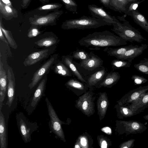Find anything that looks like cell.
<instances>
[{"mask_svg":"<svg viewBox=\"0 0 148 148\" xmlns=\"http://www.w3.org/2000/svg\"><path fill=\"white\" fill-rule=\"evenodd\" d=\"M131 62L126 60L116 59L112 61L111 64L113 69H119L122 68H128L130 66Z\"/></svg>","mask_w":148,"mask_h":148,"instance_id":"cell-31","label":"cell"},{"mask_svg":"<svg viewBox=\"0 0 148 148\" xmlns=\"http://www.w3.org/2000/svg\"><path fill=\"white\" fill-rule=\"evenodd\" d=\"M81 147L79 146V145L78 144H76L75 146V148H80Z\"/></svg>","mask_w":148,"mask_h":148,"instance_id":"cell-51","label":"cell"},{"mask_svg":"<svg viewBox=\"0 0 148 148\" xmlns=\"http://www.w3.org/2000/svg\"><path fill=\"white\" fill-rule=\"evenodd\" d=\"M88 8L93 17L102 19L112 25L119 21L114 16L108 14L103 8L95 4L89 5Z\"/></svg>","mask_w":148,"mask_h":148,"instance_id":"cell-8","label":"cell"},{"mask_svg":"<svg viewBox=\"0 0 148 148\" xmlns=\"http://www.w3.org/2000/svg\"><path fill=\"white\" fill-rule=\"evenodd\" d=\"M3 33L1 29L0 28V39L1 40L6 43L7 44H8V42L5 38Z\"/></svg>","mask_w":148,"mask_h":148,"instance_id":"cell-47","label":"cell"},{"mask_svg":"<svg viewBox=\"0 0 148 148\" xmlns=\"http://www.w3.org/2000/svg\"><path fill=\"white\" fill-rule=\"evenodd\" d=\"M112 25L113 26L111 29L112 31L127 41L142 43L147 40L141 34L140 32L131 26L128 22L121 23L119 21Z\"/></svg>","mask_w":148,"mask_h":148,"instance_id":"cell-3","label":"cell"},{"mask_svg":"<svg viewBox=\"0 0 148 148\" xmlns=\"http://www.w3.org/2000/svg\"><path fill=\"white\" fill-rule=\"evenodd\" d=\"M0 12L3 18L9 20L18 16L17 10L9 6L4 4L0 1Z\"/></svg>","mask_w":148,"mask_h":148,"instance_id":"cell-22","label":"cell"},{"mask_svg":"<svg viewBox=\"0 0 148 148\" xmlns=\"http://www.w3.org/2000/svg\"><path fill=\"white\" fill-rule=\"evenodd\" d=\"M3 63L0 60V90L5 94L7 87L8 75L5 71L3 69Z\"/></svg>","mask_w":148,"mask_h":148,"instance_id":"cell-27","label":"cell"},{"mask_svg":"<svg viewBox=\"0 0 148 148\" xmlns=\"http://www.w3.org/2000/svg\"><path fill=\"white\" fill-rule=\"evenodd\" d=\"M54 71L56 73L64 77H70L72 75L69 68L62 62H59L56 65Z\"/></svg>","mask_w":148,"mask_h":148,"instance_id":"cell-26","label":"cell"},{"mask_svg":"<svg viewBox=\"0 0 148 148\" xmlns=\"http://www.w3.org/2000/svg\"><path fill=\"white\" fill-rule=\"evenodd\" d=\"M89 58L86 60L79 63L73 61L78 71L86 78L103 66V61L101 58L92 52L89 53Z\"/></svg>","mask_w":148,"mask_h":148,"instance_id":"cell-4","label":"cell"},{"mask_svg":"<svg viewBox=\"0 0 148 148\" xmlns=\"http://www.w3.org/2000/svg\"><path fill=\"white\" fill-rule=\"evenodd\" d=\"M73 59L72 56H67L63 57L62 60L64 63L69 68L72 75L82 82L86 84V78L78 71L73 62Z\"/></svg>","mask_w":148,"mask_h":148,"instance_id":"cell-14","label":"cell"},{"mask_svg":"<svg viewBox=\"0 0 148 148\" xmlns=\"http://www.w3.org/2000/svg\"><path fill=\"white\" fill-rule=\"evenodd\" d=\"M78 43L87 48L116 47L127 44V41L107 30L95 32L81 39Z\"/></svg>","mask_w":148,"mask_h":148,"instance_id":"cell-1","label":"cell"},{"mask_svg":"<svg viewBox=\"0 0 148 148\" xmlns=\"http://www.w3.org/2000/svg\"><path fill=\"white\" fill-rule=\"evenodd\" d=\"M132 126L133 130L135 131H138L140 127V125L139 123L136 122L132 123Z\"/></svg>","mask_w":148,"mask_h":148,"instance_id":"cell-40","label":"cell"},{"mask_svg":"<svg viewBox=\"0 0 148 148\" xmlns=\"http://www.w3.org/2000/svg\"><path fill=\"white\" fill-rule=\"evenodd\" d=\"M108 105V101L105 93H101L97 102L98 112L101 116L103 118L106 113Z\"/></svg>","mask_w":148,"mask_h":148,"instance_id":"cell-24","label":"cell"},{"mask_svg":"<svg viewBox=\"0 0 148 148\" xmlns=\"http://www.w3.org/2000/svg\"><path fill=\"white\" fill-rule=\"evenodd\" d=\"M62 6V4L59 3H48L38 7L32 12L35 13L34 14L43 15L47 14V13L51 12L58 10Z\"/></svg>","mask_w":148,"mask_h":148,"instance_id":"cell-16","label":"cell"},{"mask_svg":"<svg viewBox=\"0 0 148 148\" xmlns=\"http://www.w3.org/2000/svg\"><path fill=\"white\" fill-rule=\"evenodd\" d=\"M16 119L22 139L25 143L29 142L31 140V135L38 127L37 123L30 122L22 112L17 114Z\"/></svg>","mask_w":148,"mask_h":148,"instance_id":"cell-5","label":"cell"},{"mask_svg":"<svg viewBox=\"0 0 148 148\" xmlns=\"http://www.w3.org/2000/svg\"><path fill=\"white\" fill-rule=\"evenodd\" d=\"M105 7L109 8L111 0H99Z\"/></svg>","mask_w":148,"mask_h":148,"instance_id":"cell-41","label":"cell"},{"mask_svg":"<svg viewBox=\"0 0 148 148\" xmlns=\"http://www.w3.org/2000/svg\"><path fill=\"white\" fill-rule=\"evenodd\" d=\"M42 3L45 4L49 2L50 0H39Z\"/></svg>","mask_w":148,"mask_h":148,"instance_id":"cell-49","label":"cell"},{"mask_svg":"<svg viewBox=\"0 0 148 148\" xmlns=\"http://www.w3.org/2000/svg\"><path fill=\"white\" fill-rule=\"evenodd\" d=\"M146 44H142L140 46L136 45L127 50L124 54L119 55L116 58L119 60H126L131 62L136 57L141 55L147 47Z\"/></svg>","mask_w":148,"mask_h":148,"instance_id":"cell-10","label":"cell"},{"mask_svg":"<svg viewBox=\"0 0 148 148\" xmlns=\"http://www.w3.org/2000/svg\"><path fill=\"white\" fill-rule=\"evenodd\" d=\"M100 145L102 148H106L107 147V143L106 141L104 140H100Z\"/></svg>","mask_w":148,"mask_h":148,"instance_id":"cell-46","label":"cell"},{"mask_svg":"<svg viewBox=\"0 0 148 148\" xmlns=\"http://www.w3.org/2000/svg\"><path fill=\"white\" fill-rule=\"evenodd\" d=\"M126 14L131 16L136 23L148 32V22L142 14L136 10L129 11Z\"/></svg>","mask_w":148,"mask_h":148,"instance_id":"cell-17","label":"cell"},{"mask_svg":"<svg viewBox=\"0 0 148 148\" xmlns=\"http://www.w3.org/2000/svg\"><path fill=\"white\" fill-rule=\"evenodd\" d=\"M55 57L51 58L42 66L33 75L32 82L28 85L31 89L34 87L42 77L52 64L55 60Z\"/></svg>","mask_w":148,"mask_h":148,"instance_id":"cell-11","label":"cell"},{"mask_svg":"<svg viewBox=\"0 0 148 148\" xmlns=\"http://www.w3.org/2000/svg\"><path fill=\"white\" fill-rule=\"evenodd\" d=\"M31 0H22V7L23 8H27L29 5Z\"/></svg>","mask_w":148,"mask_h":148,"instance_id":"cell-42","label":"cell"},{"mask_svg":"<svg viewBox=\"0 0 148 148\" xmlns=\"http://www.w3.org/2000/svg\"><path fill=\"white\" fill-rule=\"evenodd\" d=\"M49 49H46L32 53L25 59L23 64L25 66L33 65L44 58L48 55Z\"/></svg>","mask_w":148,"mask_h":148,"instance_id":"cell-15","label":"cell"},{"mask_svg":"<svg viewBox=\"0 0 148 148\" xmlns=\"http://www.w3.org/2000/svg\"><path fill=\"white\" fill-rule=\"evenodd\" d=\"M77 107L86 115L89 116L94 112V103L91 95L86 92L80 97L77 102Z\"/></svg>","mask_w":148,"mask_h":148,"instance_id":"cell-9","label":"cell"},{"mask_svg":"<svg viewBox=\"0 0 148 148\" xmlns=\"http://www.w3.org/2000/svg\"><path fill=\"white\" fill-rule=\"evenodd\" d=\"M101 130L104 132L108 134H110L112 133L111 129L109 127H105L102 128Z\"/></svg>","mask_w":148,"mask_h":148,"instance_id":"cell-45","label":"cell"},{"mask_svg":"<svg viewBox=\"0 0 148 148\" xmlns=\"http://www.w3.org/2000/svg\"><path fill=\"white\" fill-rule=\"evenodd\" d=\"M5 95V94L2 91L0 90V110H1L2 107Z\"/></svg>","mask_w":148,"mask_h":148,"instance_id":"cell-38","label":"cell"},{"mask_svg":"<svg viewBox=\"0 0 148 148\" xmlns=\"http://www.w3.org/2000/svg\"><path fill=\"white\" fill-rule=\"evenodd\" d=\"M131 79L133 80L135 85H139L146 82L147 79L144 77L138 75H133Z\"/></svg>","mask_w":148,"mask_h":148,"instance_id":"cell-35","label":"cell"},{"mask_svg":"<svg viewBox=\"0 0 148 148\" xmlns=\"http://www.w3.org/2000/svg\"><path fill=\"white\" fill-rule=\"evenodd\" d=\"M106 25H112L101 19L83 16L79 18L65 20L62 23L61 28L65 30L84 29H95Z\"/></svg>","mask_w":148,"mask_h":148,"instance_id":"cell-2","label":"cell"},{"mask_svg":"<svg viewBox=\"0 0 148 148\" xmlns=\"http://www.w3.org/2000/svg\"><path fill=\"white\" fill-rule=\"evenodd\" d=\"M29 32L27 36L29 38H33L39 34L40 32L38 29L35 27H33Z\"/></svg>","mask_w":148,"mask_h":148,"instance_id":"cell-36","label":"cell"},{"mask_svg":"<svg viewBox=\"0 0 148 148\" xmlns=\"http://www.w3.org/2000/svg\"><path fill=\"white\" fill-rule=\"evenodd\" d=\"M148 90V85L144 86H140L128 93L125 99V102L128 103L132 102L138 99L141 95L146 93Z\"/></svg>","mask_w":148,"mask_h":148,"instance_id":"cell-23","label":"cell"},{"mask_svg":"<svg viewBox=\"0 0 148 148\" xmlns=\"http://www.w3.org/2000/svg\"><path fill=\"white\" fill-rule=\"evenodd\" d=\"M46 85V80L43 79L37 87L33 97L32 101L28 106L29 110L28 113L31 114L35 108L40 100L44 95Z\"/></svg>","mask_w":148,"mask_h":148,"instance_id":"cell-12","label":"cell"},{"mask_svg":"<svg viewBox=\"0 0 148 148\" xmlns=\"http://www.w3.org/2000/svg\"><path fill=\"white\" fill-rule=\"evenodd\" d=\"M107 73L106 68L103 66L99 70L86 77V84L90 87L98 85L104 79Z\"/></svg>","mask_w":148,"mask_h":148,"instance_id":"cell-13","label":"cell"},{"mask_svg":"<svg viewBox=\"0 0 148 148\" xmlns=\"http://www.w3.org/2000/svg\"><path fill=\"white\" fill-rule=\"evenodd\" d=\"M133 141H133L132 140L130 141H127L124 143H123L121 145L120 147L123 148L130 147V146L132 145V143Z\"/></svg>","mask_w":148,"mask_h":148,"instance_id":"cell-44","label":"cell"},{"mask_svg":"<svg viewBox=\"0 0 148 148\" xmlns=\"http://www.w3.org/2000/svg\"><path fill=\"white\" fill-rule=\"evenodd\" d=\"M7 133L5 118L0 110V148H7Z\"/></svg>","mask_w":148,"mask_h":148,"instance_id":"cell-19","label":"cell"},{"mask_svg":"<svg viewBox=\"0 0 148 148\" xmlns=\"http://www.w3.org/2000/svg\"><path fill=\"white\" fill-rule=\"evenodd\" d=\"M80 142L81 145L83 146L84 147H87V140L86 138L84 137H82L80 138Z\"/></svg>","mask_w":148,"mask_h":148,"instance_id":"cell-43","label":"cell"},{"mask_svg":"<svg viewBox=\"0 0 148 148\" xmlns=\"http://www.w3.org/2000/svg\"><path fill=\"white\" fill-rule=\"evenodd\" d=\"M140 60L139 63L134 64V66L138 71L148 75V56Z\"/></svg>","mask_w":148,"mask_h":148,"instance_id":"cell-28","label":"cell"},{"mask_svg":"<svg viewBox=\"0 0 148 148\" xmlns=\"http://www.w3.org/2000/svg\"><path fill=\"white\" fill-rule=\"evenodd\" d=\"M0 28H1L3 34L6 38L7 40L10 45L12 48H16L17 47L15 42L14 38L12 36V34L10 31L5 29L3 27L1 24V22H0Z\"/></svg>","mask_w":148,"mask_h":148,"instance_id":"cell-34","label":"cell"},{"mask_svg":"<svg viewBox=\"0 0 148 148\" xmlns=\"http://www.w3.org/2000/svg\"><path fill=\"white\" fill-rule=\"evenodd\" d=\"M132 3L127 0H111L109 8L116 12H123L126 14Z\"/></svg>","mask_w":148,"mask_h":148,"instance_id":"cell-18","label":"cell"},{"mask_svg":"<svg viewBox=\"0 0 148 148\" xmlns=\"http://www.w3.org/2000/svg\"><path fill=\"white\" fill-rule=\"evenodd\" d=\"M66 84L70 88L81 90H84L86 88V86L84 84L74 78L70 79Z\"/></svg>","mask_w":148,"mask_h":148,"instance_id":"cell-30","label":"cell"},{"mask_svg":"<svg viewBox=\"0 0 148 148\" xmlns=\"http://www.w3.org/2000/svg\"><path fill=\"white\" fill-rule=\"evenodd\" d=\"M73 59L82 61L90 57L89 53L81 50H77L73 52L72 55Z\"/></svg>","mask_w":148,"mask_h":148,"instance_id":"cell-32","label":"cell"},{"mask_svg":"<svg viewBox=\"0 0 148 148\" xmlns=\"http://www.w3.org/2000/svg\"><path fill=\"white\" fill-rule=\"evenodd\" d=\"M121 111L124 116H129L133 115V113L132 111L130 110L129 109L126 107H123L121 108Z\"/></svg>","mask_w":148,"mask_h":148,"instance_id":"cell-37","label":"cell"},{"mask_svg":"<svg viewBox=\"0 0 148 148\" xmlns=\"http://www.w3.org/2000/svg\"><path fill=\"white\" fill-rule=\"evenodd\" d=\"M57 41L53 37H49L41 39L34 42V43L40 47H49L56 43Z\"/></svg>","mask_w":148,"mask_h":148,"instance_id":"cell-29","label":"cell"},{"mask_svg":"<svg viewBox=\"0 0 148 148\" xmlns=\"http://www.w3.org/2000/svg\"><path fill=\"white\" fill-rule=\"evenodd\" d=\"M138 3L137 2L132 3L130 4V6H129L128 8V9L127 12L130 11L134 10H136L138 6Z\"/></svg>","mask_w":148,"mask_h":148,"instance_id":"cell-39","label":"cell"},{"mask_svg":"<svg viewBox=\"0 0 148 148\" xmlns=\"http://www.w3.org/2000/svg\"><path fill=\"white\" fill-rule=\"evenodd\" d=\"M64 5L66 9L73 13L77 12V4L74 0H60Z\"/></svg>","mask_w":148,"mask_h":148,"instance_id":"cell-33","label":"cell"},{"mask_svg":"<svg viewBox=\"0 0 148 148\" xmlns=\"http://www.w3.org/2000/svg\"><path fill=\"white\" fill-rule=\"evenodd\" d=\"M4 4L9 6H11V3L10 0H0Z\"/></svg>","mask_w":148,"mask_h":148,"instance_id":"cell-48","label":"cell"},{"mask_svg":"<svg viewBox=\"0 0 148 148\" xmlns=\"http://www.w3.org/2000/svg\"><path fill=\"white\" fill-rule=\"evenodd\" d=\"M129 1L130 2H137V0H127Z\"/></svg>","mask_w":148,"mask_h":148,"instance_id":"cell-50","label":"cell"},{"mask_svg":"<svg viewBox=\"0 0 148 148\" xmlns=\"http://www.w3.org/2000/svg\"><path fill=\"white\" fill-rule=\"evenodd\" d=\"M120 78V75L118 72L108 73L104 79L98 85L99 87L110 86L116 84Z\"/></svg>","mask_w":148,"mask_h":148,"instance_id":"cell-21","label":"cell"},{"mask_svg":"<svg viewBox=\"0 0 148 148\" xmlns=\"http://www.w3.org/2000/svg\"><path fill=\"white\" fill-rule=\"evenodd\" d=\"M48 114L50 118L49 126L51 133L64 142L66 141L65 136L62 127L63 122L60 119L51 103L47 97L45 98Z\"/></svg>","mask_w":148,"mask_h":148,"instance_id":"cell-6","label":"cell"},{"mask_svg":"<svg viewBox=\"0 0 148 148\" xmlns=\"http://www.w3.org/2000/svg\"><path fill=\"white\" fill-rule=\"evenodd\" d=\"M8 84L7 86L8 100L6 105L10 107L15 97V83L12 79V75L9 69L8 71Z\"/></svg>","mask_w":148,"mask_h":148,"instance_id":"cell-20","label":"cell"},{"mask_svg":"<svg viewBox=\"0 0 148 148\" xmlns=\"http://www.w3.org/2000/svg\"><path fill=\"white\" fill-rule=\"evenodd\" d=\"M134 46L129 45L115 48L106 47L104 51L106 52L108 56L116 58L119 55L124 54L127 50L134 47Z\"/></svg>","mask_w":148,"mask_h":148,"instance_id":"cell-25","label":"cell"},{"mask_svg":"<svg viewBox=\"0 0 148 148\" xmlns=\"http://www.w3.org/2000/svg\"><path fill=\"white\" fill-rule=\"evenodd\" d=\"M63 12L62 10H58L43 15L34 14L29 18V21L31 25L35 27L56 25L57 20Z\"/></svg>","mask_w":148,"mask_h":148,"instance_id":"cell-7","label":"cell"}]
</instances>
